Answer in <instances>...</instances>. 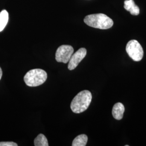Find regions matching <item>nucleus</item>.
I'll use <instances>...</instances> for the list:
<instances>
[{
  "label": "nucleus",
  "instance_id": "nucleus-5",
  "mask_svg": "<svg viewBox=\"0 0 146 146\" xmlns=\"http://www.w3.org/2000/svg\"><path fill=\"white\" fill-rule=\"evenodd\" d=\"M74 52L73 47L69 45H62L58 47L55 54V58L58 62H69Z\"/></svg>",
  "mask_w": 146,
  "mask_h": 146
},
{
  "label": "nucleus",
  "instance_id": "nucleus-1",
  "mask_svg": "<svg viewBox=\"0 0 146 146\" xmlns=\"http://www.w3.org/2000/svg\"><path fill=\"white\" fill-rule=\"evenodd\" d=\"M92 100V93L88 90H83L77 94L73 99L70 108L74 113H81L88 109Z\"/></svg>",
  "mask_w": 146,
  "mask_h": 146
},
{
  "label": "nucleus",
  "instance_id": "nucleus-2",
  "mask_svg": "<svg viewBox=\"0 0 146 146\" xmlns=\"http://www.w3.org/2000/svg\"><path fill=\"white\" fill-rule=\"evenodd\" d=\"M84 22L89 26L100 29H110L114 25L111 19L104 14L89 15L84 17Z\"/></svg>",
  "mask_w": 146,
  "mask_h": 146
},
{
  "label": "nucleus",
  "instance_id": "nucleus-9",
  "mask_svg": "<svg viewBox=\"0 0 146 146\" xmlns=\"http://www.w3.org/2000/svg\"><path fill=\"white\" fill-rule=\"evenodd\" d=\"M88 141V136L85 134H81L76 137L73 140V146H85Z\"/></svg>",
  "mask_w": 146,
  "mask_h": 146
},
{
  "label": "nucleus",
  "instance_id": "nucleus-11",
  "mask_svg": "<svg viewBox=\"0 0 146 146\" xmlns=\"http://www.w3.org/2000/svg\"><path fill=\"white\" fill-rule=\"evenodd\" d=\"M34 145L35 146H48V142L45 136L40 134L34 140Z\"/></svg>",
  "mask_w": 146,
  "mask_h": 146
},
{
  "label": "nucleus",
  "instance_id": "nucleus-13",
  "mask_svg": "<svg viewBox=\"0 0 146 146\" xmlns=\"http://www.w3.org/2000/svg\"><path fill=\"white\" fill-rule=\"evenodd\" d=\"M2 70L1 68L0 67V80L2 78Z\"/></svg>",
  "mask_w": 146,
  "mask_h": 146
},
{
  "label": "nucleus",
  "instance_id": "nucleus-4",
  "mask_svg": "<svg viewBox=\"0 0 146 146\" xmlns=\"http://www.w3.org/2000/svg\"><path fill=\"white\" fill-rule=\"evenodd\" d=\"M125 49L128 55L134 61L139 62L142 59L143 50L141 44L137 41L135 40L129 41L127 44Z\"/></svg>",
  "mask_w": 146,
  "mask_h": 146
},
{
  "label": "nucleus",
  "instance_id": "nucleus-12",
  "mask_svg": "<svg viewBox=\"0 0 146 146\" xmlns=\"http://www.w3.org/2000/svg\"><path fill=\"white\" fill-rule=\"evenodd\" d=\"M0 146H17L14 142H0Z\"/></svg>",
  "mask_w": 146,
  "mask_h": 146
},
{
  "label": "nucleus",
  "instance_id": "nucleus-6",
  "mask_svg": "<svg viewBox=\"0 0 146 146\" xmlns=\"http://www.w3.org/2000/svg\"><path fill=\"white\" fill-rule=\"evenodd\" d=\"M87 54V50L84 48H81L74 54H73L70 58L68 68L69 70H72L77 67L78 64L85 58Z\"/></svg>",
  "mask_w": 146,
  "mask_h": 146
},
{
  "label": "nucleus",
  "instance_id": "nucleus-7",
  "mask_svg": "<svg viewBox=\"0 0 146 146\" xmlns=\"http://www.w3.org/2000/svg\"><path fill=\"white\" fill-rule=\"evenodd\" d=\"M124 8L126 11L130 12L133 15H138L140 14V8L136 5L133 0H125L124 2Z\"/></svg>",
  "mask_w": 146,
  "mask_h": 146
},
{
  "label": "nucleus",
  "instance_id": "nucleus-3",
  "mask_svg": "<svg viewBox=\"0 0 146 146\" xmlns=\"http://www.w3.org/2000/svg\"><path fill=\"white\" fill-rule=\"evenodd\" d=\"M47 78V74L41 69L29 70L24 77V81L28 86L37 87L44 84Z\"/></svg>",
  "mask_w": 146,
  "mask_h": 146
},
{
  "label": "nucleus",
  "instance_id": "nucleus-8",
  "mask_svg": "<svg viewBox=\"0 0 146 146\" xmlns=\"http://www.w3.org/2000/svg\"><path fill=\"white\" fill-rule=\"evenodd\" d=\"M124 112L125 107L122 103L118 102L114 104L112 110V114L116 120H121L123 116Z\"/></svg>",
  "mask_w": 146,
  "mask_h": 146
},
{
  "label": "nucleus",
  "instance_id": "nucleus-10",
  "mask_svg": "<svg viewBox=\"0 0 146 146\" xmlns=\"http://www.w3.org/2000/svg\"><path fill=\"white\" fill-rule=\"evenodd\" d=\"M9 15L7 11L3 10L0 13V32L2 31L7 25Z\"/></svg>",
  "mask_w": 146,
  "mask_h": 146
}]
</instances>
